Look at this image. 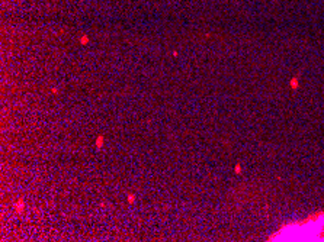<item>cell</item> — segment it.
I'll list each match as a JSON object with an SVG mask.
<instances>
[{"label": "cell", "mask_w": 324, "mask_h": 242, "mask_svg": "<svg viewBox=\"0 0 324 242\" xmlns=\"http://www.w3.org/2000/svg\"><path fill=\"white\" fill-rule=\"evenodd\" d=\"M240 171H241V170H240V165H235V173H237V174H238V173H240Z\"/></svg>", "instance_id": "6"}, {"label": "cell", "mask_w": 324, "mask_h": 242, "mask_svg": "<svg viewBox=\"0 0 324 242\" xmlns=\"http://www.w3.org/2000/svg\"><path fill=\"white\" fill-rule=\"evenodd\" d=\"M16 210H17V212H22V210H23V200H19V202L16 203Z\"/></svg>", "instance_id": "2"}, {"label": "cell", "mask_w": 324, "mask_h": 242, "mask_svg": "<svg viewBox=\"0 0 324 242\" xmlns=\"http://www.w3.org/2000/svg\"><path fill=\"white\" fill-rule=\"evenodd\" d=\"M87 42H89V36H87V35H84V36L80 38V44H81V45H86Z\"/></svg>", "instance_id": "3"}, {"label": "cell", "mask_w": 324, "mask_h": 242, "mask_svg": "<svg viewBox=\"0 0 324 242\" xmlns=\"http://www.w3.org/2000/svg\"><path fill=\"white\" fill-rule=\"evenodd\" d=\"M135 202V194H130L128 196V203H134Z\"/></svg>", "instance_id": "4"}, {"label": "cell", "mask_w": 324, "mask_h": 242, "mask_svg": "<svg viewBox=\"0 0 324 242\" xmlns=\"http://www.w3.org/2000/svg\"><path fill=\"white\" fill-rule=\"evenodd\" d=\"M51 93H54V94H57V93H58V90H57V88H55V87H54V88H51Z\"/></svg>", "instance_id": "5"}, {"label": "cell", "mask_w": 324, "mask_h": 242, "mask_svg": "<svg viewBox=\"0 0 324 242\" xmlns=\"http://www.w3.org/2000/svg\"><path fill=\"white\" fill-rule=\"evenodd\" d=\"M292 87H294V88L297 87V80H292Z\"/></svg>", "instance_id": "7"}, {"label": "cell", "mask_w": 324, "mask_h": 242, "mask_svg": "<svg viewBox=\"0 0 324 242\" xmlns=\"http://www.w3.org/2000/svg\"><path fill=\"white\" fill-rule=\"evenodd\" d=\"M103 142H105V138H103L102 135H99V136H97V139H96V148H97V149H100V148L103 147Z\"/></svg>", "instance_id": "1"}]
</instances>
